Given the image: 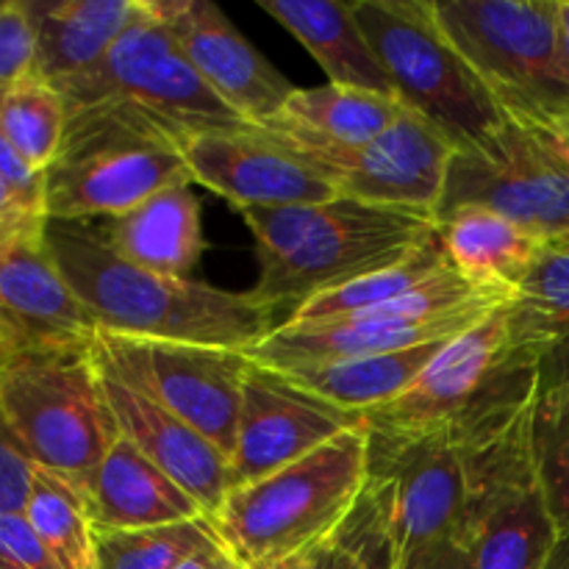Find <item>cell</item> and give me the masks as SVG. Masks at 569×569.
I'll return each mask as SVG.
<instances>
[{"mask_svg": "<svg viewBox=\"0 0 569 569\" xmlns=\"http://www.w3.org/2000/svg\"><path fill=\"white\" fill-rule=\"evenodd\" d=\"M106 242L120 259L170 278H189L203 253V222L192 183H176L109 220Z\"/></svg>", "mask_w": 569, "mask_h": 569, "instance_id": "obj_24", "label": "cell"}, {"mask_svg": "<svg viewBox=\"0 0 569 569\" xmlns=\"http://www.w3.org/2000/svg\"><path fill=\"white\" fill-rule=\"evenodd\" d=\"M559 61L561 78L569 83V0H559Z\"/></svg>", "mask_w": 569, "mask_h": 569, "instance_id": "obj_41", "label": "cell"}, {"mask_svg": "<svg viewBox=\"0 0 569 569\" xmlns=\"http://www.w3.org/2000/svg\"><path fill=\"white\" fill-rule=\"evenodd\" d=\"M178 48L211 92L248 126H267L298 87L287 81L209 0H161Z\"/></svg>", "mask_w": 569, "mask_h": 569, "instance_id": "obj_18", "label": "cell"}, {"mask_svg": "<svg viewBox=\"0 0 569 569\" xmlns=\"http://www.w3.org/2000/svg\"><path fill=\"white\" fill-rule=\"evenodd\" d=\"M44 242L98 331L248 353L281 326L253 292L159 276L120 259L92 222L44 220Z\"/></svg>", "mask_w": 569, "mask_h": 569, "instance_id": "obj_1", "label": "cell"}, {"mask_svg": "<svg viewBox=\"0 0 569 569\" xmlns=\"http://www.w3.org/2000/svg\"><path fill=\"white\" fill-rule=\"evenodd\" d=\"M359 426V415L337 409L295 387L281 372L250 361L231 453V489L295 465Z\"/></svg>", "mask_w": 569, "mask_h": 569, "instance_id": "obj_15", "label": "cell"}, {"mask_svg": "<svg viewBox=\"0 0 569 569\" xmlns=\"http://www.w3.org/2000/svg\"><path fill=\"white\" fill-rule=\"evenodd\" d=\"M398 569H476V556L465 539H448L411 559L398 561Z\"/></svg>", "mask_w": 569, "mask_h": 569, "instance_id": "obj_38", "label": "cell"}, {"mask_svg": "<svg viewBox=\"0 0 569 569\" xmlns=\"http://www.w3.org/2000/svg\"><path fill=\"white\" fill-rule=\"evenodd\" d=\"M37 37H33L28 0H0V89L33 72Z\"/></svg>", "mask_w": 569, "mask_h": 569, "instance_id": "obj_34", "label": "cell"}, {"mask_svg": "<svg viewBox=\"0 0 569 569\" xmlns=\"http://www.w3.org/2000/svg\"><path fill=\"white\" fill-rule=\"evenodd\" d=\"M531 398H537V372L506 348V306H500L472 331L445 345L400 398L365 411L361 422L376 433L461 428Z\"/></svg>", "mask_w": 569, "mask_h": 569, "instance_id": "obj_11", "label": "cell"}, {"mask_svg": "<svg viewBox=\"0 0 569 569\" xmlns=\"http://www.w3.org/2000/svg\"><path fill=\"white\" fill-rule=\"evenodd\" d=\"M0 569H61L22 515H0Z\"/></svg>", "mask_w": 569, "mask_h": 569, "instance_id": "obj_36", "label": "cell"}, {"mask_svg": "<svg viewBox=\"0 0 569 569\" xmlns=\"http://www.w3.org/2000/svg\"><path fill=\"white\" fill-rule=\"evenodd\" d=\"M37 461L11 428L0 406V515H22L31 492V476Z\"/></svg>", "mask_w": 569, "mask_h": 569, "instance_id": "obj_35", "label": "cell"}, {"mask_svg": "<svg viewBox=\"0 0 569 569\" xmlns=\"http://www.w3.org/2000/svg\"><path fill=\"white\" fill-rule=\"evenodd\" d=\"M437 231L456 272L489 289L517 292L545 248L526 228L481 206L448 211L437 220Z\"/></svg>", "mask_w": 569, "mask_h": 569, "instance_id": "obj_25", "label": "cell"}, {"mask_svg": "<svg viewBox=\"0 0 569 569\" xmlns=\"http://www.w3.org/2000/svg\"><path fill=\"white\" fill-rule=\"evenodd\" d=\"M0 181L11 189L22 209L44 217V176L26 164L3 131H0Z\"/></svg>", "mask_w": 569, "mask_h": 569, "instance_id": "obj_37", "label": "cell"}, {"mask_svg": "<svg viewBox=\"0 0 569 569\" xmlns=\"http://www.w3.org/2000/svg\"><path fill=\"white\" fill-rule=\"evenodd\" d=\"M531 450L550 515L559 531L569 533V383L537 395Z\"/></svg>", "mask_w": 569, "mask_h": 569, "instance_id": "obj_32", "label": "cell"}, {"mask_svg": "<svg viewBox=\"0 0 569 569\" xmlns=\"http://www.w3.org/2000/svg\"><path fill=\"white\" fill-rule=\"evenodd\" d=\"M333 542L342 550L345 569H398V548L389 526V495L381 483L370 478L356 509L333 533Z\"/></svg>", "mask_w": 569, "mask_h": 569, "instance_id": "obj_33", "label": "cell"}, {"mask_svg": "<svg viewBox=\"0 0 569 569\" xmlns=\"http://www.w3.org/2000/svg\"><path fill=\"white\" fill-rule=\"evenodd\" d=\"M370 483V437L359 428L253 483L231 489L211 517L239 567H259L326 545Z\"/></svg>", "mask_w": 569, "mask_h": 569, "instance_id": "obj_3", "label": "cell"}, {"mask_svg": "<svg viewBox=\"0 0 569 569\" xmlns=\"http://www.w3.org/2000/svg\"><path fill=\"white\" fill-rule=\"evenodd\" d=\"M94 361H98L100 387L114 415L117 431L128 442L137 445L178 487L187 489L211 520L226 495L231 492V459L220 448H214L203 433L172 415L167 406L126 381L98 353H94Z\"/></svg>", "mask_w": 569, "mask_h": 569, "instance_id": "obj_19", "label": "cell"}, {"mask_svg": "<svg viewBox=\"0 0 569 569\" xmlns=\"http://www.w3.org/2000/svg\"><path fill=\"white\" fill-rule=\"evenodd\" d=\"M322 545L315 550H303V553L287 556V559L270 561V565H259V567H239V569H315L317 556H320Z\"/></svg>", "mask_w": 569, "mask_h": 569, "instance_id": "obj_40", "label": "cell"}, {"mask_svg": "<svg viewBox=\"0 0 569 569\" xmlns=\"http://www.w3.org/2000/svg\"><path fill=\"white\" fill-rule=\"evenodd\" d=\"M448 270H456V267L453 261H450L448 250H445L437 231V237L428 239V242L406 261H398V264L387 267V270L370 272V276L356 278V281L345 283V287L306 300L287 322L345 320V317H353L361 315V311L378 309V306L383 303H392V300L415 292L417 287L433 281V278L442 276V272Z\"/></svg>", "mask_w": 569, "mask_h": 569, "instance_id": "obj_29", "label": "cell"}, {"mask_svg": "<svg viewBox=\"0 0 569 569\" xmlns=\"http://www.w3.org/2000/svg\"><path fill=\"white\" fill-rule=\"evenodd\" d=\"M406 111L409 109L395 98L326 83L315 89H295L272 122L320 142L365 144L389 131Z\"/></svg>", "mask_w": 569, "mask_h": 569, "instance_id": "obj_27", "label": "cell"}, {"mask_svg": "<svg viewBox=\"0 0 569 569\" xmlns=\"http://www.w3.org/2000/svg\"><path fill=\"white\" fill-rule=\"evenodd\" d=\"M44 220H0V320L17 348L92 345L98 328L50 256Z\"/></svg>", "mask_w": 569, "mask_h": 569, "instance_id": "obj_16", "label": "cell"}, {"mask_svg": "<svg viewBox=\"0 0 569 569\" xmlns=\"http://www.w3.org/2000/svg\"><path fill=\"white\" fill-rule=\"evenodd\" d=\"M92 345H20L0 359V406L14 433L39 467L81 489L120 437Z\"/></svg>", "mask_w": 569, "mask_h": 569, "instance_id": "obj_6", "label": "cell"}, {"mask_svg": "<svg viewBox=\"0 0 569 569\" xmlns=\"http://www.w3.org/2000/svg\"><path fill=\"white\" fill-rule=\"evenodd\" d=\"M0 131L26 164L48 172L59 159L67 131V106L53 83L39 76L20 78L0 89Z\"/></svg>", "mask_w": 569, "mask_h": 569, "instance_id": "obj_30", "label": "cell"}, {"mask_svg": "<svg viewBox=\"0 0 569 569\" xmlns=\"http://www.w3.org/2000/svg\"><path fill=\"white\" fill-rule=\"evenodd\" d=\"M17 217H39V214H31V211L22 209L20 200H17L14 194H11V189L0 181V220H17Z\"/></svg>", "mask_w": 569, "mask_h": 569, "instance_id": "obj_42", "label": "cell"}, {"mask_svg": "<svg viewBox=\"0 0 569 569\" xmlns=\"http://www.w3.org/2000/svg\"><path fill=\"white\" fill-rule=\"evenodd\" d=\"M142 9L144 0H28L37 37L33 76L59 87L89 72Z\"/></svg>", "mask_w": 569, "mask_h": 569, "instance_id": "obj_22", "label": "cell"}, {"mask_svg": "<svg viewBox=\"0 0 569 569\" xmlns=\"http://www.w3.org/2000/svg\"><path fill=\"white\" fill-rule=\"evenodd\" d=\"M395 94L453 150L481 144L506 120L470 61L442 28L437 0H353Z\"/></svg>", "mask_w": 569, "mask_h": 569, "instance_id": "obj_7", "label": "cell"}, {"mask_svg": "<svg viewBox=\"0 0 569 569\" xmlns=\"http://www.w3.org/2000/svg\"><path fill=\"white\" fill-rule=\"evenodd\" d=\"M56 89L64 98L67 111L122 103L150 117L176 137L178 144L198 133L248 128L189 64L167 26L161 0H144L142 14L126 28L106 59Z\"/></svg>", "mask_w": 569, "mask_h": 569, "instance_id": "obj_8", "label": "cell"}, {"mask_svg": "<svg viewBox=\"0 0 569 569\" xmlns=\"http://www.w3.org/2000/svg\"><path fill=\"white\" fill-rule=\"evenodd\" d=\"M94 353L231 459L248 353L98 331Z\"/></svg>", "mask_w": 569, "mask_h": 569, "instance_id": "obj_13", "label": "cell"}, {"mask_svg": "<svg viewBox=\"0 0 569 569\" xmlns=\"http://www.w3.org/2000/svg\"><path fill=\"white\" fill-rule=\"evenodd\" d=\"M315 569H345V559H342V550L339 545L333 542V537L322 545L320 556H317V565Z\"/></svg>", "mask_w": 569, "mask_h": 569, "instance_id": "obj_43", "label": "cell"}, {"mask_svg": "<svg viewBox=\"0 0 569 569\" xmlns=\"http://www.w3.org/2000/svg\"><path fill=\"white\" fill-rule=\"evenodd\" d=\"M545 569H569V533H561L559 545H556L553 556H550Z\"/></svg>", "mask_w": 569, "mask_h": 569, "instance_id": "obj_44", "label": "cell"}, {"mask_svg": "<svg viewBox=\"0 0 569 569\" xmlns=\"http://www.w3.org/2000/svg\"><path fill=\"white\" fill-rule=\"evenodd\" d=\"M267 133L317 172L342 198L437 217L453 144L415 111L365 144H331L267 122Z\"/></svg>", "mask_w": 569, "mask_h": 569, "instance_id": "obj_12", "label": "cell"}, {"mask_svg": "<svg viewBox=\"0 0 569 569\" xmlns=\"http://www.w3.org/2000/svg\"><path fill=\"white\" fill-rule=\"evenodd\" d=\"M370 437V478L389 495L398 561L448 539H461L465 520V450L456 428Z\"/></svg>", "mask_w": 569, "mask_h": 569, "instance_id": "obj_14", "label": "cell"}, {"mask_svg": "<svg viewBox=\"0 0 569 569\" xmlns=\"http://www.w3.org/2000/svg\"><path fill=\"white\" fill-rule=\"evenodd\" d=\"M506 348L537 372V395L569 383V242L545 244L506 303Z\"/></svg>", "mask_w": 569, "mask_h": 569, "instance_id": "obj_20", "label": "cell"}, {"mask_svg": "<svg viewBox=\"0 0 569 569\" xmlns=\"http://www.w3.org/2000/svg\"><path fill=\"white\" fill-rule=\"evenodd\" d=\"M437 14L506 114L550 126L569 117L559 0H437Z\"/></svg>", "mask_w": 569, "mask_h": 569, "instance_id": "obj_9", "label": "cell"}, {"mask_svg": "<svg viewBox=\"0 0 569 569\" xmlns=\"http://www.w3.org/2000/svg\"><path fill=\"white\" fill-rule=\"evenodd\" d=\"M178 569H239V565L231 559V553H228L222 545H214V548L200 550L198 556H192L189 561H183Z\"/></svg>", "mask_w": 569, "mask_h": 569, "instance_id": "obj_39", "label": "cell"}, {"mask_svg": "<svg viewBox=\"0 0 569 569\" xmlns=\"http://www.w3.org/2000/svg\"><path fill=\"white\" fill-rule=\"evenodd\" d=\"M214 545L222 542L209 517L137 531L94 528L92 569H178Z\"/></svg>", "mask_w": 569, "mask_h": 569, "instance_id": "obj_31", "label": "cell"}, {"mask_svg": "<svg viewBox=\"0 0 569 569\" xmlns=\"http://www.w3.org/2000/svg\"><path fill=\"white\" fill-rule=\"evenodd\" d=\"M445 345L448 342L395 350V353L315 361V365L281 367L276 372H281L287 381H292L303 392L361 417L365 411H372L400 398L422 376V370L437 359Z\"/></svg>", "mask_w": 569, "mask_h": 569, "instance_id": "obj_26", "label": "cell"}, {"mask_svg": "<svg viewBox=\"0 0 569 569\" xmlns=\"http://www.w3.org/2000/svg\"><path fill=\"white\" fill-rule=\"evenodd\" d=\"M17 345H14V339H11V333H9V328L3 326V320H0V359H3L6 353H9V350H14Z\"/></svg>", "mask_w": 569, "mask_h": 569, "instance_id": "obj_45", "label": "cell"}, {"mask_svg": "<svg viewBox=\"0 0 569 569\" xmlns=\"http://www.w3.org/2000/svg\"><path fill=\"white\" fill-rule=\"evenodd\" d=\"M461 206L498 211L545 244L569 242V150L559 128L506 114L481 144L456 150L437 220Z\"/></svg>", "mask_w": 569, "mask_h": 569, "instance_id": "obj_10", "label": "cell"}, {"mask_svg": "<svg viewBox=\"0 0 569 569\" xmlns=\"http://www.w3.org/2000/svg\"><path fill=\"white\" fill-rule=\"evenodd\" d=\"M556 128H559L561 139H565V144H567V150H569V117H565V120H561Z\"/></svg>", "mask_w": 569, "mask_h": 569, "instance_id": "obj_46", "label": "cell"}, {"mask_svg": "<svg viewBox=\"0 0 569 569\" xmlns=\"http://www.w3.org/2000/svg\"><path fill=\"white\" fill-rule=\"evenodd\" d=\"M22 517L61 569H92L94 526L76 481L37 465Z\"/></svg>", "mask_w": 569, "mask_h": 569, "instance_id": "obj_28", "label": "cell"}, {"mask_svg": "<svg viewBox=\"0 0 569 569\" xmlns=\"http://www.w3.org/2000/svg\"><path fill=\"white\" fill-rule=\"evenodd\" d=\"M326 70L328 83L395 98L392 81L372 50L353 3L342 0H259Z\"/></svg>", "mask_w": 569, "mask_h": 569, "instance_id": "obj_23", "label": "cell"}, {"mask_svg": "<svg viewBox=\"0 0 569 569\" xmlns=\"http://www.w3.org/2000/svg\"><path fill=\"white\" fill-rule=\"evenodd\" d=\"M83 495L92 526L109 531L176 526L206 517L198 500L122 433L92 472Z\"/></svg>", "mask_w": 569, "mask_h": 569, "instance_id": "obj_21", "label": "cell"}, {"mask_svg": "<svg viewBox=\"0 0 569 569\" xmlns=\"http://www.w3.org/2000/svg\"><path fill=\"white\" fill-rule=\"evenodd\" d=\"M181 153L187 159L192 181L231 200L242 209H278V206H306L337 198L331 187L289 153L264 128L239 131H209L183 139Z\"/></svg>", "mask_w": 569, "mask_h": 569, "instance_id": "obj_17", "label": "cell"}, {"mask_svg": "<svg viewBox=\"0 0 569 569\" xmlns=\"http://www.w3.org/2000/svg\"><path fill=\"white\" fill-rule=\"evenodd\" d=\"M533 403L537 398L522 400L456 428L467 472L461 539L476 569H545L561 539L533 465Z\"/></svg>", "mask_w": 569, "mask_h": 569, "instance_id": "obj_4", "label": "cell"}, {"mask_svg": "<svg viewBox=\"0 0 569 569\" xmlns=\"http://www.w3.org/2000/svg\"><path fill=\"white\" fill-rule=\"evenodd\" d=\"M176 183H194L181 144L122 103L67 111L64 144L44 172V217L114 220Z\"/></svg>", "mask_w": 569, "mask_h": 569, "instance_id": "obj_5", "label": "cell"}, {"mask_svg": "<svg viewBox=\"0 0 569 569\" xmlns=\"http://www.w3.org/2000/svg\"><path fill=\"white\" fill-rule=\"evenodd\" d=\"M242 220L261 264L253 295L276 315L287 309L289 317L306 300L406 261L437 237V217L428 211L342 194L322 203L242 209Z\"/></svg>", "mask_w": 569, "mask_h": 569, "instance_id": "obj_2", "label": "cell"}]
</instances>
